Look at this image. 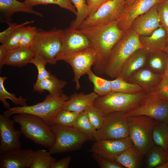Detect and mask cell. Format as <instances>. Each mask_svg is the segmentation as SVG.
Returning <instances> with one entry per match:
<instances>
[{"label":"cell","mask_w":168,"mask_h":168,"mask_svg":"<svg viewBox=\"0 0 168 168\" xmlns=\"http://www.w3.org/2000/svg\"><path fill=\"white\" fill-rule=\"evenodd\" d=\"M78 29L87 37L96 52L97 59L93 66L94 72L97 75L105 74L110 53L125 33L119 28L117 21L105 25Z\"/></svg>","instance_id":"cell-1"},{"label":"cell","mask_w":168,"mask_h":168,"mask_svg":"<svg viewBox=\"0 0 168 168\" xmlns=\"http://www.w3.org/2000/svg\"><path fill=\"white\" fill-rule=\"evenodd\" d=\"M139 35L130 29L113 48L107 63L105 74L112 78L120 76L127 59L137 50L142 49Z\"/></svg>","instance_id":"cell-2"},{"label":"cell","mask_w":168,"mask_h":168,"mask_svg":"<svg viewBox=\"0 0 168 168\" xmlns=\"http://www.w3.org/2000/svg\"><path fill=\"white\" fill-rule=\"evenodd\" d=\"M13 119L20 126V130L26 138L35 143L49 148L54 144L55 136L50 126L40 118L32 114L21 113Z\"/></svg>","instance_id":"cell-3"},{"label":"cell","mask_w":168,"mask_h":168,"mask_svg":"<svg viewBox=\"0 0 168 168\" xmlns=\"http://www.w3.org/2000/svg\"><path fill=\"white\" fill-rule=\"evenodd\" d=\"M69 97L63 92L54 96L49 94L41 102L31 106L10 108L4 111L3 114L10 117L21 113L30 114L40 118L50 126L54 123L56 116Z\"/></svg>","instance_id":"cell-4"},{"label":"cell","mask_w":168,"mask_h":168,"mask_svg":"<svg viewBox=\"0 0 168 168\" xmlns=\"http://www.w3.org/2000/svg\"><path fill=\"white\" fill-rule=\"evenodd\" d=\"M148 93L143 91L127 94L111 91L105 95L99 96L93 105L105 116L116 112L127 113L137 107Z\"/></svg>","instance_id":"cell-5"},{"label":"cell","mask_w":168,"mask_h":168,"mask_svg":"<svg viewBox=\"0 0 168 168\" xmlns=\"http://www.w3.org/2000/svg\"><path fill=\"white\" fill-rule=\"evenodd\" d=\"M62 31L55 28L48 31L37 28L31 49L35 54L44 58L49 64H55L62 48Z\"/></svg>","instance_id":"cell-6"},{"label":"cell","mask_w":168,"mask_h":168,"mask_svg":"<svg viewBox=\"0 0 168 168\" xmlns=\"http://www.w3.org/2000/svg\"><path fill=\"white\" fill-rule=\"evenodd\" d=\"M129 136L144 156L154 145L152 132L157 121L145 115L128 117Z\"/></svg>","instance_id":"cell-7"},{"label":"cell","mask_w":168,"mask_h":168,"mask_svg":"<svg viewBox=\"0 0 168 168\" xmlns=\"http://www.w3.org/2000/svg\"><path fill=\"white\" fill-rule=\"evenodd\" d=\"M55 136L53 146L49 148L51 154L68 152L80 149L86 141L90 140L86 135L72 127L54 123L50 126Z\"/></svg>","instance_id":"cell-8"},{"label":"cell","mask_w":168,"mask_h":168,"mask_svg":"<svg viewBox=\"0 0 168 168\" xmlns=\"http://www.w3.org/2000/svg\"><path fill=\"white\" fill-rule=\"evenodd\" d=\"M97 132L96 140L120 139L128 137V122L126 113L116 112L105 115L102 125L97 130Z\"/></svg>","instance_id":"cell-9"},{"label":"cell","mask_w":168,"mask_h":168,"mask_svg":"<svg viewBox=\"0 0 168 168\" xmlns=\"http://www.w3.org/2000/svg\"><path fill=\"white\" fill-rule=\"evenodd\" d=\"M125 5V0L108 1L102 5L96 12L87 16L79 28L102 26L117 21L122 15Z\"/></svg>","instance_id":"cell-10"},{"label":"cell","mask_w":168,"mask_h":168,"mask_svg":"<svg viewBox=\"0 0 168 168\" xmlns=\"http://www.w3.org/2000/svg\"><path fill=\"white\" fill-rule=\"evenodd\" d=\"M126 113L128 117L145 115L157 121L168 123V101L149 92L137 107Z\"/></svg>","instance_id":"cell-11"},{"label":"cell","mask_w":168,"mask_h":168,"mask_svg":"<svg viewBox=\"0 0 168 168\" xmlns=\"http://www.w3.org/2000/svg\"><path fill=\"white\" fill-rule=\"evenodd\" d=\"M62 46L56 58L57 61L64 60L68 57L89 47L92 44L87 37L78 29L70 28L63 30Z\"/></svg>","instance_id":"cell-12"},{"label":"cell","mask_w":168,"mask_h":168,"mask_svg":"<svg viewBox=\"0 0 168 168\" xmlns=\"http://www.w3.org/2000/svg\"><path fill=\"white\" fill-rule=\"evenodd\" d=\"M96 52L92 46L83 50L68 57L64 61L72 67L73 72V81L75 82L76 88H81L79 79L82 76L87 74L91 68L96 62Z\"/></svg>","instance_id":"cell-13"},{"label":"cell","mask_w":168,"mask_h":168,"mask_svg":"<svg viewBox=\"0 0 168 168\" xmlns=\"http://www.w3.org/2000/svg\"><path fill=\"white\" fill-rule=\"evenodd\" d=\"M133 145L129 136L120 139L100 140L95 141L89 151L114 161L117 157Z\"/></svg>","instance_id":"cell-14"},{"label":"cell","mask_w":168,"mask_h":168,"mask_svg":"<svg viewBox=\"0 0 168 168\" xmlns=\"http://www.w3.org/2000/svg\"><path fill=\"white\" fill-rule=\"evenodd\" d=\"M163 0H135L130 5L125 6L122 15L117 21L119 28L126 33L130 30L132 23L137 17Z\"/></svg>","instance_id":"cell-15"},{"label":"cell","mask_w":168,"mask_h":168,"mask_svg":"<svg viewBox=\"0 0 168 168\" xmlns=\"http://www.w3.org/2000/svg\"><path fill=\"white\" fill-rule=\"evenodd\" d=\"M7 115L0 114V153L14 148H20V130L16 129L15 122Z\"/></svg>","instance_id":"cell-16"},{"label":"cell","mask_w":168,"mask_h":168,"mask_svg":"<svg viewBox=\"0 0 168 168\" xmlns=\"http://www.w3.org/2000/svg\"><path fill=\"white\" fill-rule=\"evenodd\" d=\"M31 149H12L0 153V168H28L33 161Z\"/></svg>","instance_id":"cell-17"},{"label":"cell","mask_w":168,"mask_h":168,"mask_svg":"<svg viewBox=\"0 0 168 168\" xmlns=\"http://www.w3.org/2000/svg\"><path fill=\"white\" fill-rule=\"evenodd\" d=\"M158 4L137 17L132 23L130 29L139 35L148 36L162 26L158 12Z\"/></svg>","instance_id":"cell-18"},{"label":"cell","mask_w":168,"mask_h":168,"mask_svg":"<svg viewBox=\"0 0 168 168\" xmlns=\"http://www.w3.org/2000/svg\"><path fill=\"white\" fill-rule=\"evenodd\" d=\"M163 76L144 67L133 73L127 81L136 83L144 91L150 92L159 83Z\"/></svg>","instance_id":"cell-19"},{"label":"cell","mask_w":168,"mask_h":168,"mask_svg":"<svg viewBox=\"0 0 168 168\" xmlns=\"http://www.w3.org/2000/svg\"><path fill=\"white\" fill-rule=\"evenodd\" d=\"M98 96L94 91L87 94L82 92L75 93L65 102L62 109L80 113L93 105L94 101Z\"/></svg>","instance_id":"cell-20"},{"label":"cell","mask_w":168,"mask_h":168,"mask_svg":"<svg viewBox=\"0 0 168 168\" xmlns=\"http://www.w3.org/2000/svg\"><path fill=\"white\" fill-rule=\"evenodd\" d=\"M148 55L142 49L136 50L127 60L119 76L127 81L133 73L145 67Z\"/></svg>","instance_id":"cell-21"},{"label":"cell","mask_w":168,"mask_h":168,"mask_svg":"<svg viewBox=\"0 0 168 168\" xmlns=\"http://www.w3.org/2000/svg\"><path fill=\"white\" fill-rule=\"evenodd\" d=\"M0 10L7 20L6 23L10 22L11 17L17 12H24L43 17L41 13L34 10L32 7L24 2H20L17 0H0Z\"/></svg>","instance_id":"cell-22"},{"label":"cell","mask_w":168,"mask_h":168,"mask_svg":"<svg viewBox=\"0 0 168 168\" xmlns=\"http://www.w3.org/2000/svg\"><path fill=\"white\" fill-rule=\"evenodd\" d=\"M167 37L165 29L160 26L148 36L139 35V40L142 49L148 54L160 50V48Z\"/></svg>","instance_id":"cell-23"},{"label":"cell","mask_w":168,"mask_h":168,"mask_svg":"<svg viewBox=\"0 0 168 168\" xmlns=\"http://www.w3.org/2000/svg\"><path fill=\"white\" fill-rule=\"evenodd\" d=\"M35 55L30 47H19L7 51L5 58V64L22 67L27 65Z\"/></svg>","instance_id":"cell-24"},{"label":"cell","mask_w":168,"mask_h":168,"mask_svg":"<svg viewBox=\"0 0 168 168\" xmlns=\"http://www.w3.org/2000/svg\"><path fill=\"white\" fill-rule=\"evenodd\" d=\"M67 82L60 80L51 74L48 77L38 82H36L33 85L34 91L40 93L47 91L49 95L54 96L63 92V89Z\"/></svg>","instance_id":"cell-25"},{"label":"cell","mask_w":168,"mask_h":168,"mask_svg":"<svg viewBox=\"0 0 168 168\" xmlns=\"http://www.w3.org/2000/svg\"><path fill=\"white\" fill-rule=\"evenodd\" d=\"M143 156L133 145L131 146L119 155L114 161L124 167H140Z\"/></svg>","instance_id":"cell-26"},{"label":"cell","mask_w":168,"mask_h":168,"mask_svg":"<svg viewBox=\"0 0 168 168\" xmlns=\"http://www.w3.org/2000/svg\"><path fill=\"white\" fill-rule=\"evenodd\" d=\"M148 54L149 57L148 60H147L145 67L156 73L164 75L168 62V54L160 50Z\"/></svg>","instance_id":"cell-27"},{"label":"cell","mask_w":168,"mask_h":168,"mask_svg":"<svg viewBox=\"0 0 168 168\" xmlns=\"http://www.w3.org/2000/svg\"><path fill=\"white\" fill-rule=\"evenodd\" d=\"M146 155L145 166L147 168H156L168 161V153L155 144Z\"/></svg>","instance_id":"cell-28"},{"label":"cell","mask_w":168,"mask_h":168,"mask_svg":"<svg viewBox=\"0 0 168 168\" xmlns=\"http://www.w3.org/2000/svg\"><path fill=\"white\" fill-rule=\"evenodd\" d=\"M154 144L168 153V123L157 121L152 132Z\"/></svg>","instance_id":"cell-29"},{"label":"cell","mask_w":168,"mask_h":168,"mask_svg":"<svg viewBox=\"0 0 168 168\" xmlns=\"http://www.w3.org/2000/svg\"><path fill=\"white\" fill-rule=\"evenodd\" d=\"M72 127L87 136L90 140L95 141L97 140V130L90 122L85 111L79 113Z\"/></svg>","instance_id":"cell-30"},{"label":"cell","mask_w":168,"mask_h":168,"mask_svg":"<svg viewBox=\"0 0 168 168\" xmlns=\"http://www.w3.org/2000/svg\"><path fill=\"white\" fill-rule=\"evenodd\" d=\"M111 91L127 94H134L144 91L140 86L130 82L120 76L110 81Z\"/></svg>","instance_id":"cell-31"},{"label":"cell","mask_w":168,"mask_h":168,"mask_svg":"<svg viewBox=\"0 0 168 168\" xmlns=\"http://www.w3.org/2000/svg\"><path fill=\"white\" fill-rule=\"evenodd\" d=\"M51 153L44 149H38L34 151L32 164L30 168H51L56 159Z\"/></svg>","instance_id":"cell-32"},{"label":"cell","mask_w":168,"mask_h":168,"mask_svg":"<svg viewBox=\"0 0 168 168\" xmlns=\"http://www.w3.org/2000/svg\"><path fill=\"white\" fill-rule=\"evenodd\" d=\"M7 78V77H0V100L2 102L4 107L7 109L10 108L9 104L6 100L7 99L10 100L15 105L21 106H28L26 99L23 98L21 96L17 97L16 94L10 93L6 90L4 83Z\"/></svg>","instance_id":"cell-33"},{"label":"cell","mask_w":168,"mask_h":168,"mask_svg":"<svg viewBox=\"0 0 168 168\" xmlns=\"http://www.w3.org/2000/svg\"><path fill=\"white\" fill-rule=\"evenodd\" d=\"M88 79L94 86V92L99 96L105 95L110 91L111 86L110 81L97 76L91 70L87 74Z\"/></svg>","instance_id":"cell-34"},{"label":"cell","mask_w":168,"mask_h":168,"mask_svg":"<svg viewBox=\"0 0 168 168\" xmlns=\"http://www.w3.org/2000/svg\"><path fill=\"white\" fill-rule=\"evenodd\" d=\"M70 0L75 7L77 13L76 18L71 22L69 28L77 29L88 16L86 0Z\"/></svg>","instance_id":"cell-35"},{"label":"cell","mask_w":168,"mask_h":168,"mask_svg":"<svg viewBox=\"0 0 168 168\" xmlns=\"http://www.w3.org/2000/svg\"><path fill=\"white\" fill-rule=\"evenodd\" d=\"M34 21H27L12 32L2 43L7 50L8 51L19 48L20 35L23 27L32 23Z\"/></svg>","instance_id":"cell-36"},{"label":"cell","mask_w":168,"mask_h":168,"mask_svg":"<svg viewBox=\"0 0 168 168\" xmlns=\"http://www.w3.org/2000/svg\"><path fill=\"white\" fill-rule=\"evenodd\" d=\"M26 3L33 7L38 5L54 4L71 12L76 15V10L70 0H25Z\"/></svg>","instance_id":"cell-37"},{"label":"cell","mask_w":168,"mask_h":168,"mask_svg":"<svg viewBox=\"0 0 168 168\" xmlns=\"http://www.w3.org/2000/svg\"><path fill=\"white\" fill-rule=\"evenodd\" d=\"M79 113L62 109L56 116L54 123L65 126L73 127Z\"/></svg>","instance_id":"cell-38"},{"label":"cell","mask_w":168,"mask_h":168,"mask_svg":"<svg viewBox=\"0 0 168 168\" xmlns=\"http://www.w3.org/2000/svg\"><path fill=\"white\" fill-rule=\"evenodd\" d=\"M85 111L94 128L96 130L100 129L102 125L105 117L102 111L93 105L89 107Z\"/></svg>","instance_id":"cell-39"},{"label":"cell","mask_w":168,"mask_h":168,"mask_svg":"<svg viewBox=\"0 0 168 168\" xmlns=\"http://www.w3.org/2000/svg\"><path fill=\"white\" fill-rule=\"evenodd\" d=\"M34 65L38 71V75L36 82H38L49 77L51 74L49 71L47 70L45 65L48 63L47 60L42 56L35 54L29 62Z\"/></svg>","instance_id":"cell-40"},{"label":"cell","mask_w":168,"mask_h":168,"mask_svg":"<svg viewBox=\"0 0 168 168\" xmlns=\"http://www.w3.org/2000/svg\"><path fill=\"white\" fill-rule=\"evenodd\" d=\"M37 30V28L35 26H24L20 34L19 47H30Z\"/></svg>","instance_id":"cell-41"},{"label":"cell","mask_w":168,"mask_h":168,"mask_svg":"<svg viewBox=\"0 0 168 168\" xmlns=\"http://www.w3.org/2000/svg\"><path fill=\"white\" fill-rule=\"evenodd\" d=\"M149 93L162 100L168 101V78L163 75L159 83Z\"/></svg>","instance_id":"cell-42"},{"label":"cell","mask_w":168,"mask_h":168,"mask_svg":"<svg viewBox=\"0 0 168 168\" xmlns=\"http://www.w3.org/2000/svg\"><path fill=\"white\" fill-rule=\"evenodd\" d=\"M158 12L161 24L168 36V0H164L158 5Z\"/></svg>","instance_id":"cell-43"},{"label":"cell","mask_w":168,"mask_h":168,"mask_svg":"<svg viewBox=\"0 0 168 168\" xmlns=\"http://www.w3.org/2000/svg\"><path fill=\"white\" fill-rule=\"evenodd\" d=\"M92 156L100 168H123L122 166L114 161H112L95 153H92Z\"/></svg>","instance_id":"cell-44"},{"label":"cell","mask_w":168,"mask_h":168,"mask_svg":"<svg viewBox=\"0 0 168 168\" xmlns=\"http://www.w3.org/2000/svg\"><path fill=\"white\" fill-rule=\"evenodd\" d=\"M111 0H87V16L92 14L103 4Z\"/></svg>","instance_id":"cell-45"},{"label":"cell","mask_w":168,"mask_h":168,"mask_svg":"<svg viewBox=\"0 0 168 168\" xmlns=\"http://www.w3.org/2000/svg\"><path fill=\"white\" fill-rule=\"evenodd\" d=\"M7 23L8 25V27L6 30L0 33V42L1 44L12 32L23 24V23L17 24L16 23H12L11 22H7Z\"/></svg>","instance_id":"cell-46"},{"label":"cell","mask_w":168,"mask_h":168,"mask_svg":"<svg viewBox=\"0 0 168 168\" xmlns=\"http://www.w3.org/2000/svg\"><path fill=\"white\" fill-rule=\"evenodd\" d=\"M71 161V158L69 156L63 158L56 161L51 168H68Z\"/></svg>","instance_id":"cell-47"},{"label":"cell","mask_w":168,"mask_h":168,"mask_svg":"<svg viewBox=\"0 0 168 168\" xmlns=\"http://www.w3.org/2000/svg\"><path fill=\"white\" fill-rule=\"evenodd\" d=\"M7 50L2 44L0 46V69L5 64V58Z\"/></svg>","instance_id":"cell-48"},{"label":"cell","mask_w":168,"mask_h":168,"mask_svg":"<svg viewBox=\"0 0 168 168\" xmlns=\"http://www.w3.org/2000/svg\"><path fill=\"white\" fill-rule=\"evenodd\" d=\"M160 50L165 51L168 54V36L161 45Z\"/></svg>","instance_id":"cell-49"},{"label":"cell","mask_w":168,"mask_h":168,"mask_svg":"<svg viewBox=\"0 0 168 168\" xmlns=\"http://www.w3.org/2000/svg\"><path fill=\"white\" fill-rule=\"evenodd\" d=\"M156 168H168V161L162 165L156 166Z\"/></svg>","instance_id":"cell-50"},{"label":"cell","mask_w":168,"mask_h":168,"mask_svg":"<svg viewBox=\"0 0 168 168\" xmlns=\"http://www.w3.org/2000/svg\"><path fill=\"white\" fill-rule=\"evenodd\" d=\"M135 0H125V5L127 6L133 3Z\"/></svg>","instance_id":"cell-51"},{"label":"cell","mask_w":168,"mask_h":168,"mask_svg":"<svg viewBox=\"0 0 168 168\" xmlns=\"http://www.w3.org/2000/svg\"><path fill=\"white\" fill-rule=\"evenodd\" d=\"M164 75L168 78V62L167 63L166 67L164 71Z\"/></svg>","instance_id":"cell-52"},{"label":"cell","mask_w":168,"mask_h":168,"mask_svg":"<svg viewBox=\"0 0 168 168\" xmlns=\"http://www.w3.org/2000/svg\"></svg>","instance_id":"cell-53"},{"label":"cell","mask_w":168,"mask_h":168,"mask_svg":"<svg viewBox=\"0 0 168 168\" xmlns=\"http://www.w3.org/2000/svg\"><path fill=\"white\" fill-rule=\"evenodd\" d=\"M87 0H86V1H87Z\"/></svg>","instance_id":"cell-54"},{"label":"cell","mask_w":168,"mask_h":168,"mask_svg":"<svg viewBox=\"0 0 168 168\" xmlns=\"http://www.w3.org/2000/svg\"></svg>","instance_id":"cell-55"}]
</instances>
